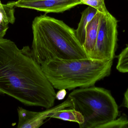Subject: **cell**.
Listing matches in <instances>:
<instances>
[{
  "instance_id": "13",
  "label": "cell",
  "mask_w": 128,
  "mask_h": 128,
  "mask_svg": "<svg viewBox=\"0 0 128 128\" xmlns=\"http://www.w3.org/2000/svg\"><path fill=\"white\" fill-rule=\"evenodd\" d=\"M82 4L86 5L96 9L99 13L105 15L109 12L106 8L104 0H80Z\"/></svg>"
},
{
  "instance_id": "4",
  "label": "cell",
  "mask_w": 128,
  "mask_h": 128,
  "mask_svg": "<svg viewBox=\"0 0 128 128\" xmlns=\"http://www.w3.org/2000/svg\"><path fill=\"white\" fill-rule=\"evenodd\" d=\"M68 97L84 121L80 128H105L116 119L118 106L110 91L94 86L74 89Z\"/></svg>"
},
{
  "instance_id": "12",
  "label": "cell",
  "mask_w": 128,
  "mask_h": 128,
  "mask_svg": "<svg viewBox=\"0 0 128 128\" xmlns=\"http://www.w3.org/2000/svg\"><path fill=\"white\" fill-rule=\"evenodd\" d=\"M14 8L8 3L3 4L0 0V13L2 14L5 19L11 24L14 23L15 21Z\"/></svg>"
},
{
  "instance_id": "5",
  "label": "cell",
  "mask_w": 128,
  "mask_h": 128,
  "mask_svg": "<svg viewBox=\"0 0 128 128\" xmlns=\"http://www.w3.org/2000/svg\"><path fill=\"white\" fill-rule=\"evenodd\" d=\"M118 22L109 12L102 14L96 45L90 59L113 60L118 41Z\"/></svg>"
},
{
  "instance_id": "17",
  "label": "cell",
  "mask_w": 128,
  "mask_h": 128,
  "mask_svg": "<svg viewBox=\"0 0 128 128\" xmlns=\"http://www.w3.org/2000/svg\"><path fill=\"white\" fill-rule=\"evenodd\" d=\"M124 103L125 106L128 109V88L124 94Z\"/></svg>"
},
{
  "instance_id": "10",
  "label": "cell",
  "mask_w": 128,
  "mask_h": 128,
  "mask_svg": "<svg viewBox=\"0 0 128 128\" xmlns=\"http://www.w3.org/2000/svg\"><path fill=\"white\" fill-rule=\"evenodd\" d=\"M50 118H54L65 121L78 123L82 124L84 121L82 114L73 108H67L55 111L49 114Z\"/></svg>"
},
{
  "instance_id": "19",
  "label": "cell",
  "mask_w": 128,
  "mask_h": 128,
  "mask_svg": "<svg viewBox=\"0 0 128 128\" xmlns=\"http://www.w3.org/2000/svg\"></svg>"
},
{
  "instance_id": "6",
  "label": "cell",
  "mask_w": 128,
  "mask_h": 128,
  "mask_svg": "<svg viewBox=\"0 0 128 128\" xmlns=\"http://www.w3.org/2000/svg\"><path fill=\"white\" fill-rule=\"evenodd\" d=\"M67 108H73L72 101L68 97L61 103L56 106L46 109L42 112L27 110L20 107L17 108L18 116V128H38L42 126L49 118V114L55 111Z\"/></svg>"
},
{
  "instance_id": "1",
  "label": "cell",
  "mask_w": 128,
  "mask_h": 128,
  "mask_svg": "<svg viewBox=\"0 0 128 128\" xmlns=\"http://www.w3.org/2000/svg\"><path fill=\"white\" fill-rule=\"evenodd\" d=\"M54 89L29 47L20 49L10 40L0 38V94L47 109L54 104Z\"/></svg>"
},
{
  "instance_id": "9",
  "label": "cell",
  "mask_w": 128,
  "mask_h": 128,
  "mask_svg": "<svg viewBox=\"0 0 128 128\" xmlns=\"http://www.w3.org/2000/svg\"><path fill=\"white\" fill-rule=\"evenodd\" d=\"M98 12L96 9L89 6L81 13L80 21L77 29L75 31L76 36L82 46L86 39V27Z\"/></svg>"
},
{
  "instance_id": "8",
  "label": "cell",
  "mask_w": 128,
  "mask_h": 128,
  "mask_svg": "<svg viewBox=\"0 0 128 128\" xmlns=\"http://www.w3.org/2000/svg\"><path fill=\"white\" fill-rule=\"evenodd\" d=\"M102 14L98 12L86 28V39L83 47L88 58L92 55L96 45Z\"/></svg>"
},
{
  "instance_id": "15",
  "label": "cell",
  "mask_w": 128,
  "mask_h": 128,
  "mask_svg": "<svg viewBox=\"0 0 128 128\" xmlns=\"http://www.w3.org/2000/svg\"><path fill=\"white\" fill-rule=\"evenodd\" d=\"M9 22L0 13V38H4L8 29Z\"/></svg>"
},
{
  "instance_id": "3",
  "label": "cell",
  "mask_w": 128,
  "mask_h": 128,
  "mask_svg": "<svg viewBox=\"0 0 128 128\" xmlns=\"http://www.w3.org/2000/svg\"><path fill=\"white\" fill-rule=\"evenodd\" d=\"M112 64L113 60L54 58L40 66L54 88L70 91L94 86L110 74Z\"/></svg>"
},
{
  "instance_id": "11",
  "label": "cell",
  "mask_w": 128,
  "mask_h": 128,
  "mask_svg": "<svg viewBox=\"0 0 128 128\" xmlns=\"http://www.w3.org/2000/svg\"><path fill=\"white\" fill-rule=\"evenodd\" d=\"M118 58L116 69L122 73H128V46L118 56Z\"/></svg>"
},
{
  "instance_id": "2",
  "label": "cell",
  "mask_w": 128,
  "mask_h": 128,
  "mask_svg": "<svg viewBox=\"0 0 128 128\" xmlns=\"http://www.w3.org/2000/svg\"><path fill=\"white\" fill-rule=\"evenodd\" d=\"M32 51L37 62L42 64L54 58H88L76 36L75 31L61 20L46 15L36 17L32 25Z\"/></svg>"
},
{
  "instance_id": "14",
  "label": "cell",
  "mask_w": 128,
  "mask_h": 128,
  "mask_svg": "<svg viewBox=\"0 0 128 128\" xmlns=\"http://www.w3.org/2000/svg\"><path fill=\"white\" fill-rule=\"evenodd\" d=\"M128 128V119L125 116H122L108 124L105 128Z\"/></svg>"
},
{
  "instance_id": "7",
  "label": "cell",
  "mask_w": 128,
  "mask_h": 128,
  "mask_svg": "<svg viewBox=\"0 0 128 128\" xmlns=\"http://www.w3.org/2000/svg\"><path fill=\"white\" fill-rule=\"evenodd\" d=\"M8 4L14 7L36 10L46 13H62L77 5L82 4L80 0H43L37 1H17Z\"/></svg>"
},
{
  "instance_id": "18",
  "label": "cell",
  "mask_w": 128,
  "mask_h": 128,
  "mask_svg": "<svg viewBox=\"0 0 128 128\" xmlns=\"http://www.w3.org/2000/svg\"><path fill=\"white\" fill-rule=\"evenodd\" d=\"M21 1L25 2H32V1H43V0H19Z\"/></svg>"
},
{
  "instance_id": "16",
  "label": "cell",
  "mask_w": 128,
  "mask_h": 128,
  "mask_svg": "<svg viewBox=\"0 0 128 128\" xmlns=\"http://www.w3.org/2000/svg\"><path fill=\"white\" fill-rule=\"evenodd\" d=\"M67 91L65 89H60L56 93V99L58 100H64L67 94Z\"/></svg>"
}]
</instances>
